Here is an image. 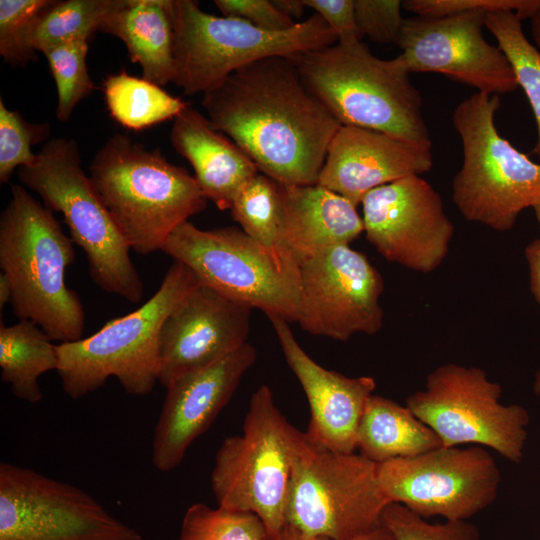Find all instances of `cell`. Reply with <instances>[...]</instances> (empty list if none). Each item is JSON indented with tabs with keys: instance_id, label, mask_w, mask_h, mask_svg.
<instances>
[{
	"instance_id": "obj_6",
	"label": "cell",
	"mask_w": 540,
	"mask_h": 540,
	"mask_svg": "<svg viewBox=\"0 0 540 540\" xmlns=\"http://www.w3.org/2000/svg\"><path fill=\"white\" fill-rule=\"evenodd\" d=\"M174 29L173 83L187 95L206 93L234 71L267 57L292 58L337 42L317 13L284 31H268L237 17L215 16L197 1L170 0Z\"/></svg>"
},
{
	"instance_id": "obj_10",
	"label": "cell",
	"mask_w": 540,
	"mask_h": 540,
	"mask_svg": "<svg viewBox=\"0 0 540 540\" xmlns=\"http://www.w3.org/2000/svg\"><path fill=\"white\" fill-rule=\"evenodd\" d=\"M299 433L271 389L260 386L250 398L242 434L224 439L216 452L210 483L218 507L254 513L268 535L279 532Z\"/></svg>"
},
{
	"instance_id": "obj_43",
	"label": "cell",
	"mask_w": 540,
	"mask_h": 540,
	"mask_svg": "<svg viewBox=\"0 0 540 540\" xmlns=\"http://www.w3.org/2000/svg\"><path fill=\"white\" fill-rule=\"evenodd\" d=\"M11 296H12V293H11L10 283L7 277L3 273H1L0 274V308L1 310L7 303H10Z\"/></svg>"
},
{
	"instance_id": "obj_42",
	"label": "cell",
	"mask_w": 540,
	"mask_h": 540,
	"mask_svg": "<svg viewBox=\"0 0 540 540\" xmlns=\"http://www.w3.org/2000/svg\"><path fill=\"white\" fill-rule=\"evenodd\" d=\"M273 3L282 13L294 21L302 17L306 7L303 0H273Z\"/></svg>"
},
{
	"instance_id": "obj_21",
	"label": "cell",
	"mask_w": 540,
	"mask_h": 540,
	"mask_svg": "<svg viewBox=\"0 0 540 540\" xmlns=\"http://www.w3.org/2000/svg\"><path fill=\"white\" fill-rule=\"evenodd\" d=\"M269 320L284 358L307 397L310 408L307 437L329 450L354 453L359 422L376 387L374 378H351L325 369L299 345L287 321Z\"/></svg>"
},
{
	"instance_id": "obj_2",
	"label": "cell",
	"mask_w": 540,
	"mask_h": 540,
	"mask_svg": "<svg viewBox=\"0 0 540 540\" xmlns=\"http://www.w3.org/2000/svg\"><path fill=\"white\" fill-rule=\"evenodd\" d=\"M75 261L73 241L53 212L20 185L0 216V267L11 287L12 310L60 343L82 339L85 313L77 293L66 286Z\"/></svg>"
},
{
	"instance_id": "obj_25",
	"label": "cell",
	"mask_w": 540,
	"mask_h": 540,
	"mask_svg": "<svg viewBox=\"0 0 540 540\" xmlns=\"http://www.w3.org/2000/svg\"><path fill=\"white\" fill-rule=\"evenodd\" d=\"M442 446L436 433L407 407L371 395L357 431V449L379 464L398 458H413Z\"/></svg>"
},
{
	"instance_id": "obj_13",
	"label": "cell",
	"mask_w": 540,
	"mask_h": 540,
	"mask_svg": "<svg viewBox=\"0 0 540 540\" xmlns=\"http://www.w3.org/2000/svg\"><path fill=\"white\" fill-rule=\"evenodd\" d=\"M379 485L390 502L424 519L467 521L498 495L501 474L485 447L440 446L413 458L377 464Z\"/></svg>"
},
{
	"instance_id": "obj_5",
	"label": "cell",
	"mask_w": 540,
	"mask_h": 540,
	"mask_svg": "<svg viewBox=\"0 0 540 540\" xmlns=\"http://www.w3.org/2000/svg\"><path fill=\"white\" fill-rule=\"evenodd\" d=\"M200 283L189 267L173 260L158 290L137 310L110 320L87 338L57 344L56 371L64 392L76 400L115 377L128 394H149L159 377L161 327Z\"/></svg>"
},
{
	"instance_id": "obj_28",
	"label": "cell",
	"mask_w": 540,
	"mask_h": 540,
	"mask_svg": "<svg viewBox=\"0 0 540 540\" xmlns=\"http://www.w3.org/2000/svg\"><path fill=\"white\" fill-rule=\"evenodd\" d=\"M103 93L111 117L124 128L134 131L174 119L189 106L161 86L125 70L105 78Z\"/></svg>"
},
{
	"instance_id": "obj_34",
	"label": "cell",
	"mask_w": 540,
	"mask_h": 540,
	"mask_svg": "<svg viewBox=\"0 0 540 540\" xmlns=\"http://www.w3.org/2000/svg\"><path fill=\"white\" fill-rule=\"evenodd\" d=\"M53 0H0V55L12 67L37 61V52L28 47V30Z\"/></svg>"
},
{
	"instance_id": "obj_30",
	"label": "cell",
	"mask_w": 540,
	"mask_h": 540,
	"mask_svg": "<svg viewBox=\"0 0 540 540\" xmlns=\"http://www.w3.org/2000/svg\"><path fill=\"white\" fill-rule=\"evenodd\" d=\"M521 22L514 12L496 11L486 14L484 25L506 55L530 103L537 129L533 153L540 161V52L526 38Z\"/></svg>"
},
{
	"instance_id": "obj_38",
	"label": "cell",
	"mask_w": 540,
	"mask_h": 540,
	"mask_svg": "<svg viewBox=\"0 0 540 540\" xmlns=\"http://www.w3.org/2000/svg\"><path fill=\"white\" fill-rule=\"evenodd\" d=\"M217 8L226 17H237L268 31L291 29L298 22L282 13L273 0H215Z\"/></svg>"
},
{
	"instance_id": "obj_19",
	"label": "cell",
	"mask_w": 540,
	"mask_h": 540,
	"mask_svg": "<svg viewBox=\"0 0 540 540\" xmlns=\"http://www.w3.org/2000/svg\"><path fill=\"white\" fill-rule=\"evenodd\" d=\"M256 357V349L247 342L166 388L152 443L156 469L169 472L181 464L191 444L208 430L230 401Z\"/></svg>"
},
{
	"instance_id": "obj_3",
	"label": "cell",
	"mask_w": 540,
	"mask_h": 540,
	"mask_svg": "<svg viewBox=\"0 0 540 540\" xmlns=\"http://www.w3.org/2000/svg\"><path fill=\"white\" fill-rule=\"evenodd\" d=\"M89 172L100 199L137 254L162 250L171 233L207 204L194 176L158 149L150 150L121 133L97 151Z\"/></svg>"
},
{
	"instance_id": "obj_33",
	"label": "cell",
	"mask_w": 540,
	"mask_h": 540,
	"mask_svg": "<svg viewBox=\"0 0 540 540\" xmlns=\"http://www.w3.org/2000/svg\"><path fill=\"white\" fill-rule=\"evenodd\" d=\"M49 123H32L7 108L0 99V183L9 182L16 168L34 163L37 154L31 147L48 141Z\"/></svg>"
},
{
	"instance_id": "obj_37",
	"label": "cell",
	"mask_w": 540,
	"mask_h": 540,
	"mask_svg": "<svg viewBox=\"0 0 540 540\" xmlns=\"http://www.w3.org/2000/svg\"><path fill=\"white\" fill-rule=\"evenodd\" d=\"M399 0H354V12L361 38L380 44H396L405 18Z\"/></svg>"
},
{
	"instance_id": "obj_45",
	"label": "cell",
	"mask_w": 540,
	"mask_h": 540,
	"mask_svg": "<svg viewBox=\"0 0 540 540\" xmlns=\"http://www.w3.org/2000/svg\"><path fill=\"white\" fill-rule=\"evenodd\" d=\"M534 393L540 397V368L537 370L533 383Z\"/></svg>"
},
{
	"instance_id": "obj_14",
	"label": "cell",
	"mask_w": 540,
	"mask_h": 540,
	"mask_svg": "<svg viewBox=\"0 0 540 540\" xmlns=\"http://www.w3.org/2000/svg\"><path fill=\"white\" fill-rule=\"evenodd\" d=\"M0 540H142V536L80 488L2 462Z\"/></svg>"
},
{
	"instance_id": "obj_7",
	"label": "cell",
	"mask_w": 540,
	"mask_h": 540,
	"mask_svg": "<svg viewBox=\"0 0 540 540\" xmlns=\"http://www.w3.org/2000/svg\"><path fill=\"white\" fill-rule=\"evenodd\" d=\"M17 174L46 208L63 215L72 241L87 256L93 282L107 293L140 302L143 282L129 256L130 247L82 170L78 143L49 139L34 163L20 167Z\"/></svg>"
},
{
	"instance_id": "obj_15",
	"label": "cell",
	"mask_w": 540,
	"mask_h": 540,
	"mask_svg": "<svg viewBox=\"0 0 540 540\" xmlns=\"http://www.w3.org/2000/svg\"><path fill=\"white\" fill-rule=\"evenodd\" d=\"M299 271L297 322L304 331L347 341L382 328L384 282L365 254L349 245L331 247L303 262Z\"/></svg>"
},
{
	"instance_id": "obj_16",
	"label": "cell",
	"mask_w": 540,
	"mask_h": 540,
	"mask_svg": "<svg viewBox=\"0 0 540 540\" xmlns=\"http://www.w3.org/2000/svg\"><path fill=\"white\" fill-rule=\"evenodd\" d=\"M360 205L366 238L387 261L421 273L444 261L454 226L440 195L421 176L377 187Z\"/></svg>"
},
{
	"instance_id": "obj_18",
	"label": "cell",
	"mask_w": 540,
	"mask_h": 540,
	"mask_svg": "<svg viewBox=\"0 0 540 540\" xmlns=\"http://www.w3.org/2000/svg\"><path fill=\"white\" fill-rule=\"evenodd\" d=\"M251 311L202 283L194 287L161 327L158 381L167 388L247 343Z\"/></svg>"
},
{
	"instance_id": "obj_36",
	"label": "cell",
	"mask_w": 540,
	"mask_h": 540,
	"mask_svg": "<svg viewBox=\"0 0 540 540\" xmlns=\"http://www.w3.org/2000/svg\"><path fill=\"white\" fill-rule=\"evenodd\" d=\"M540 0H405L402 8L421 17H444L466 12H514L521 21L530 19Z\"/></svg>"
},
{
	"instance_id": "obj_41",
	"label": "cell",
	"mask_w": 540,
	"mask_h": 540,
	"mask_svg": "<svg viewBox=\"0 0 540 540\" xmlns=\"http://www.w3.org/2000/svg\"><path fill=\"white\" fill-rule=\"evenodd\" d=\"M525 257L529 267L531 292L540 304V239L526 246Z\"/></svg>"
},
{
	"instance_id": "obj_22",
	"label": "cell",
	"mask_w": 540,
	"mask_h": 540,
	"mask_svg": "<svg viewBox=\"0 0 540 540\" xmlns=\"http://www.w3.org/2000/svg\"><path fill=\"white\" fill-rule=\"evenodd\" d=\"M279 187L282 243L299 267L328 248L349 245L364 232L357 206L345 197L318 184Z\"/></svg>"
},
{
	"instance_id": "obj_31",
	"label": "cell",
	"mask_w": 540,
	"mask_h": 540,
	"mask_svg": "<svg viewBox=\"0 0 540 540\" xmlns=\"http://www.w3.org/2000/svg\"><path fill=\"white\" fill-rule=\"evenodd\" d=\"M268 532L254 513L192 504L185 512L179 540H266Z\"/></svg>"
},
{
	"instance_id": "obj_12",
	"label": "cell",
	"mask_w": 540,
	"mask_h": 540,
	"mask_svg": "<svg viewBox=\"0 0 540 540\" xmlns=\"http://www.w3.org/2000/svg\"><path fill=\"white\" fill-rule=\"evenodd\" d=\"M502 388L478 367L447 363L428 374L425 388L411 394L406 405L430 427L442 446L488 447L520 463L530 422L521 405L500 403Z\"/></svg>"
},
{
	"instance_id": "obj_46",
	"label": "cell",
	"mask_w": 540,
	"mask_h": 540,
	"mask_svg": "<svg viewBox=\"0 0 540 540\" xmlns=\"http://www.w3.org/2000/svg\"><path fill=\"white\" fill-rule=\"evenodd\" d=\"M532 208L540 226V199L532 206Z\"/></svg>"
},
{
	"instance_id": "obj_40",
	"label": "cell",
	"mask_w": 540,
	"mask_h": 540,
	"mask_svg": "<svg viewBox=\"0 0 540 540\" xmlns=\"http://www.w3.org/2000/svg\"><path fill=\"white\" fill-rule=\"evenodd\" d=\"M266 540H333L324 536L309 535L302 531L285 524L279 532L274 535H268ZM347 540H394L393 535L382 523L380 527L362 536Z\"/></svg>"
},
{
	"instance_id": "obj_20",
	"label": "cell",
	"mask_w": 540,
	"mask_h": 540,
	"mask_svg": "<svg viewBox=\"0 0 540 540\" xmlns=\"http://www.w3.org/2000/svg\"><path fill=\"white\" fill-rule=\"evenodd\" d=\"M431 149L432 143L342 125L329 144L316 184L358 206L377 187L431 170Z\"/></svg>"
},
{
	"instance_id": "obj_17",
	"label": "cell",
	"mask_w": 540,
	"mask_h": 540,
	"mask_svg": "<svg viewBox=\"0 0 540 540\" xmlns=\"http://www.w3.org/2000/svg\"><path fill=\"white\" fill-rule=\"evenodd\" d=\"M486 12L405 18L396 45L410 73L435 72L489 95L518 88L501 48L483 36Z\"/></svg>"
},
{
	"instance_id": "obj_24",
	"label": "cell",
	"mask_w": 540,
	"mask_h": 540,
	"mask_svg": "<svg viewBox=\"0 0 540 540\" xmlns=\"http://www.w3.org/2000/svg\"><path fill=\"white\" fill-rule=\"evenodd\" d=\"M98 31L119 38L143 78L163 86L173 82L174 29L170 0H121Z\"/></svg>"
},
{
	"instance_id": "obj_9",
	"label": "cell",
	"mask_w": 540,
	"mask_h": 540,
	"mask_svg": "<svg viewBox=\"0 0 540 540\" xmlns=\"http://www.w3.org/2000/svg\"><path fill=\"white\" fill-rule=\"evenodd\" d=\"M391 503L377 464L359 453H340L298 435L285 508V524L309 535L347 540L382 525Z\"/></svg>"
},
{
	"instance_id": "obj_44",
	"label": "cell",
	"mask_w": 540,
	"mask_h": 540,
	"mask_svg": "<svg viewBox=\"0 0 540 540\" xmlns=\"http://www.w3.org/2000/svg\"><path fill=\"white\" fill-rule=\"evenodd\" d=\"M531 33L535 43L540 46V7L538 10L531 16Z\"/></svg>"
},
{
	"instance_id": "obj_26",
	"label": "cell",
	"mask_w": 540,
	"mask_h": 540,
	"mask_svg": "<svg viewBox=\"0 0 540 540\" xmlns=\"http://www.w3.org/2000/svg\"><path fill=\"white\" fill-rule=\"evenodd\" d=\"M34 322L0 326L1 379L10 386L12 394L28 403L42 400L39 377L58 368L56 345Z\"/></svg>"
},
{
	"instance_id": "obj_4",
	"label": "cell",
	"mask_w": 540,
	"mask_h": 540,
	"mask_svg": "<svg viewBox=\"0 0 540 540\" xmlns=\"http://www.w3.org/2000/svg\"><path fill=\"white\" fill-rule=\"evenodd\" d=\"M289 59L307 89L342 125L432 143L423 98L400 55L381 59L356 41L337 42Z\"/></svg>"
},
{
	"instance_id": "obj_35",
	"label": "cell",
	"mask_w": 540,
	"mask_h": 540,
	"mask_svg": "<svg viewBox=\"0 0 540 540\" xmlns=\"http://www.w3.org/2000/svg\"><path fill=\"white\" fill-rule=\"evenodd\" d=\"M382 523L394 540H479L476 525L468 521L432 524L405 506L391 502L382 513Z\"/></svg>"
},
{
	"instance_id": "obj_27",
	"label": "cell",
	"mask_w": 540,
	"mask_h": 540,
	"mask_svg": "<svg viewBox=\"0 0 540 540\" xmlns=\"http://www.w3.org/2000/svg\"><path fill=\"white\" fill-rule=\"evenodd\" d=\"M230 210L241 229L283 271L300 277L299 266L289 259L282 243V203L277 181L259 172L240 190Z\"/></svg>"
},
{
	"instance_id": "obj_8",
	"label": "cell",
	"mask_w": 540,
	"mask_h": 540,
	"mask_svg": "<svg viewBox=\"0 0 540 540\" xmlns=\"http://www.w3.org/2000/svg\"><path fill=\"white\" fill-rule=\"evenodd\" d=\"M500 105L499 95L476 92L454 109L463 159L452 181V200L466 220L504 232L540 199V163L499 134Z\"/></svg>"
},
{
	"instance_id": "obj_11",
	"label": "cell",
	"mask_w": 540,
	"mask_h": 540,
	"mask_svg": "<svg viewBox=\"0 0 540 540\" xmlns=\"http://www.w3.org/2000/svg\"><path fill=\"white\" fill-rule=\"evenodd\" d=\"M189 267L200 282L268 318L297 322L300 277L283 271L271 255L242 229L202 230L180 224L162 250Z\"/></svg>"
},
{
	"instance_id": "obj_32",
	"label": "cell",
	"mask_w": 540,
	"mask_h": 540,
	"mask_svg": "<svg viewBox=\"0 0 540 540\" xmlns=\"http://www.w3.org/2000/svg\"><path fill=\"white\" fill-rule=\"evenodd\" d=\"M49 63L57 88L56 116L69 120L78 103L95 89L86 64L88 40H74L42 52Z\"/></svg>"
},
{
	"instance_id": "obj_39",
	"label": "cell",
	"mask_w": 540,
	"mask_h": 540,
	"mask_svg": "<svg viewBox=\"0 0 540 540\" xmlns=\"http://www.w3.org/2000/svg\"><path fill=\"white\" fill-rule=\"evenodd\" d=\"M303 2L326 21L335 32L337 42L348 44L361 41L355 19L354 0H303Z\"/></svg>"
},
{
	"instance_id": "obj_23",
	"label": "cell",
	"mask_w": 540,
	"mask_h": 540,
	"mask_svg": "<svg viewBox=\"0 0 540 540\" xmlns=\"http://www.w3.org/2000/svg\"><path fill=\"white\" fill-rule=\"evenodd\" d=\"M170 141L191 164L207 200L220 210L230 209L244 185L260 172L234 141L190 105L174 118Z\"/></svg>"
},
{
	"instance_id": "obj_29",
	"label": "cell",
	"mask_w": 540,
	"mask_h": 540,
	"mask_svg": "<svg viewBox=\"0 0 540 540\" xmlns=\"http://www.w3.org/2000/svg\"><path fill=\"white\" fill-rule=\"evenodd\" d=\"M121 0H65L45 8L31 24L26 42L36 52L74 40H88Z\"/></svg>"
},
{
	"instance_id": "obj_1",
	"label": "cell",
	"mask_w": 540,
	"mask_h": 540,
	"mask_svg": "<svg viewBox=\"0 0 540 540\" xmlns=\"http://www.w3.org/2000/svg\"><path fill=\"white\" fill-rule=\"evenodd\" d=\"M209 120L260 172L286 185H314L342 124L307 89L294 63L267 57L203 94Z\"/></svg>"
}]
</instances>
